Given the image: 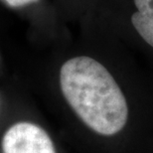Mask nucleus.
I'll list each match as a JSON object with an SVG mask.
<instances>
[{"label": "nucleus", "mask_w": 153, "mask_h": 153, "mask_svg": "<svg viewBox=\"0 0 153 153\" xmlns=\"http://www.w3.org/2000/svg\"><path fill=\"white\" fill-rule=\"evenodd\" d=\"M67 102L84 123L102 135L122 130L128 117L123 93L105 66L87 56L72 58L60 70Z\"/></svg>", "instance_id": "nucleus-1"}, {"label": "nucleus", "mask_w": 153, "mask_h": 153, "mask_svg": "<svg viewBox=\"0 0 153 153\" xmlns=\"http://www.w3.org/2000/svg\"><path fill=\"white\" fill-rule=\"evenodd\" d=\"M2 153H56L54 143L41 126L27 121L13 124L1 141Z\"/></svg>", "instance_id": "nucleus-2"}, {"label": "nucleus", "mask_w": 153, "mask_h": 153, "mask_svg": "<svg viewBox=\"0 0 153 153\" xmlns=\"http://www.w3.org/2000/svg\"><path fill=\"white\" fill-rule=\"evenodd\" d=\"M136 11L131 15V23L136 32L153 48V0H133Z\"/></svg>", "instance_id": "nucleus-3"}, {"label": "nucleus", "mask_w": 153, "mask_h": 153, "mask_svg": "<svg viewBox=\"0 0 153 153\" xmlns=\"http://www.w3.org/2000/svg\"><path fill=\"white\" fill-rule=\"evenodd\" d=\"M1 1L5 2L12 8H19L29 4H33V3H37L39 0H1Z\"/></svg>", "instance_id": "nucleus-4"}]
</instances>
